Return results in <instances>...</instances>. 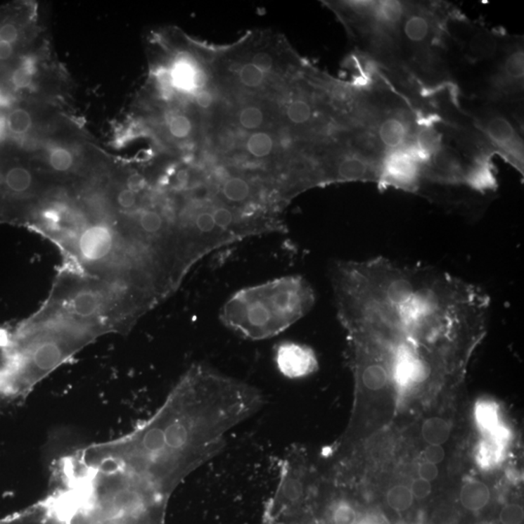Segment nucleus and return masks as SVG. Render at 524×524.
Wrapping results in <instances>:
<instances>
[{"mask_svg":"<svg viewBox=\"0 0 524 524\" xmlns=\"http://www.w3.org/2000/svg\"><path fill=\"white\" fill-rule=\"evenodd\" d=\"M314 303V291L305 278L286 276L236 291L222 307L219 319L242 338L257 341L282 333Z\"/></svg>","mask_w":524,"mask_h":524,"instance_id":"obj_1","label":"nucleus"},{"mask_svg":"<svg viewBox=\"0 0 524 524\" xmlns=\"http://www.w3.org/2000/svg\"><path fill=\"white\" fill-rule=\"evenodd\" d=\"M222 122L241 132L273 130L281 127L276 102L260 98L231 102Z\"/></svg>","mask_w":524,"mask_h":524,"instance_id":"obj_2","label":"nucleus"},{"mask_svg":"<svg viewBox=\"0 0 524 524\" xmlns=\"http://www.w3.org/2000/svg\"><path fill=\"white\" fill-rule=\"evenodd\" d=\"M423 166L419 162L411 146L405 149L387 153L381 167L379 185L393 186L415 193L421 188Z\"/></svg>","mask_w":524,"mask_h":524,"instance_id":"obj_3","label":"nucleus"},{"mask_svg":"<svg viewBox=\"0 0 524 524\" xmlns=\"http://www.w3.org/2000/svg\"><path fill=\"white\" fill-rule=\"evenodd\" d=\"M52 179L44 172L40 173L35 168L23 163H13L5 168L0 177L4 194L11 198L32 199L44 196Z\"/></svg>","mask_w":524,"mask_h":524,"instance_id":"obj_4","label":"nucleus"},{"mask_svg":"<svg viewBox=\"0 0 524 524\" xmlns=\"http://www.w3.org/2000/svg\"><path fill=\"white\" fill-rule=\"evenodd\" d=\"M480 121L483 132L490 142L497 148L506 160L523 172V141L512 122L498 113H490Z\"/></svg>","mask_w":524,"mask_h":524,"instance_id":"obj_5","label":"nucleus"},{"mask_svg":"<svg viewBox=\"0 0 524 524\" xmlns=\"http://www.w3.org/2000/svg\"><path fill=\"white\" fill-rule=\"evenodd\" d=\"M274 359L279 371L288 379H302L318 370V359L313 350L296 342L279 344Z\"/></svg>","mask_w":524,"mask_h":524,"instance_id":"obj_6","label":"nucleus"},{"mask_svg":"<svg viewBox=\"0 0 524 524\" xmlns=\"http://www.w3.org/2000/svg\"><path fill=\"white\" fill-rule=\"evenodd\" d=\"M43 160V172L49 178L69 181L85 175L86 170L82 165V158L73 148L68 145H51Z\"/></svg>","mask_w":524,"mask_h":524,"instance_id":"obj_7","label":"nucleus"},{"mask_svg":"<svg viewBox=\"0 0 524 524\" xmlns=\"http://www.w3.org/2000/svg\"><path fill=\"white\" fill-rule=\"evenodd\" d=\"M523 85V51L515 47L509 51L499 72L493 81L494 96L507 98L520 94Z\"/></svg>","mask_w":524,"mask_h":524,"instance_id":"obj_8","label":"nucleus"},{"mask_svg":"<svg viewBox=\"0 0 524 524\" xmlns=\"http://www.w3.org/2000/svg\"><path fill=\"white\" fill-rule=\"evenodd\" d=\"M510 436V431L504 426L490 435L485 436V441L480 443L478 451V461L480 466L490 468L499 464L504 456L506 445L508 444Z\"/></svg>","mask_w":524,"mask_h":524,"instance_id":"obj_9","label":"nucleus"},{"mask_svg":"<svg viewBox=\"0 0 524 524\" xmlns=\"http://www.w3.org/2000/svg\"><path fill=\"white\" fill-rule=\"evenodd\" d=\"M4 119L5 130L14 137L27 136L35 127L33 113L25 107H13Z\"/></svg>","mask_w":524,"mask_h":524,"instance_id":"obj_10","label":"nucleus"},{"mask_svg":"<svg viewBox=\"0 0 524 524\" xmlns=\"http://www.w3.org/2000/svg\"><path fill=\"white\" fill-rule=\"evenodd\" d=\"M490 500V488L484 483L468 482L460 492V502L468 511L478 512L483 510Z\"/></svg>","mask_w":524,"mask_h":524,"instance_id":"obj_11","label":"nucleus"},{"mask_svg":"<svg viewBox=\"0 0 524 524\" xmlns=\"http://www.w3.org/2000/svg\"><path fill=\"white\" fill-rule=\"evenodd\" d=\"M37 63L34 58H24L13 68L10 75V86L13 91H27L35 86V78L37 76Z\"/></svg>","mask_w":524,"mask_h":524,"instance_id":"obj_12","label":"nucleus"},{"mask_svg":"<svg viewBox=\"0 0 524 524\" xmlns=\"http://www.w3.org/2000/svg\"><path fill=\"white\" fill-rule=\"evenodd\" d=\"M475 418L482 433L490 435L502 426L500 421L499 408L497 404L490 400H480L475 407Z\"/></svg>","mask_w":524,"mask_h":524,"instance_id":"obj_13","label":"nucleus"},{"mask_svg":"<svg viewBox=\"0 0 524 524\" xmlns=\"http://www.w3.org/2000/svg\"><path fill=\"white\" fill-rule=\"evenodd\" d=\"M497 39L487 30H477L468 45V56L472 60H484L495 55Z\"/></svg>","mask_w":524,"mask_h":524,"instance_id":"obj_14","label":"nucleus"},{"mask_svg":"<svg viewBox=\"0 0 524 524\" xmlns=\"http://www.w3.org/2000/svg\"><path fill=\"white\" fill-rule=\"evenodd\" d=\"M421 434L426 443L442 446L451 436V426L443 418H431L424 421Z\"/></svg>","mask_w":524,"mask_h":524,"instance_id":"obj_15","label":"nucleus"},{"mask_svg":"<svg viewBox=\"0 0 524 524\" xmlns=\"http://www.w3.org/2000/svg\"><path fill=\"white\" fill-rule=\"evenodd\" d=\"M360 381L367 390H380L387 385L388 371L379 362H370L365 365L360 373Z\"/></svg>","mask_w":524,"mask_h":524,"instance_id":"obj_16","label":"nucleus"},{"mask_svg":"<svg viewBox=\"0 0 524 524\" xmlns=\"http://www.w3.org/2000/svg\"><path fill=\"white\" fill-rule=\"evenodd\" d=\"M388 504L396 512H404L413 504L414 496L410 488L405 485H395L387 496Z\"/></svg>","mask_w":524,"mask_h":524,"instance_id":"obj_17","label":"nucleus"},{"mask_svg":"<svg viewBox=\"0 0 524 524\" xmlns=\"http://www.w3.org/2000/svg\"><path fill=\"white\" fill-rule=\"evenodd\" d=\"M24 30L22 25L12 20H4L0 23V41L18 47L24 40Z\"/></svg>","mask_w":524,"mask_h":524,"instance_id":"obj_18","label":"nucleus"},{"mask_svg":"<svg viewBox=\"0 0 524 524\" xmlns=\"http://www.w3.org/2000/svg\"><path fill=\"white\" fill-rule=\"evenodd\" d=\"M523 516V508L521 506L509 504L501 511L499 518L502 524H521Z\"/></svg>","mask_w":524,"mask_h":524,"instance_id":"obj_19","label":"nucleus"},{"mask_svg":"<svg viewBox=\"0 0 524 524\" xmlns=\"http://www.w3.org/2000/svg\"><path fill=\"white\" fill-rule=\"evenodd\" d=\"M357 516L354 509L347 504H340L333 513L334 524H355Z\"/></svg>","mask_w":524,"mask_h":524,"instance_id":"obj_20","label":"nucleus"},{"mask_svg":"<svg viewBox=\"0 0 524 524\" xmlns=\"http://www.w3.org/2000/svg\"><path fill=\"white\" fill-rule=\"evenodd\" d=\"M432 487L430 483L423 479L416 480L411 487V494L418 499H424L430 494Z\"/></svg>","mask_w":524,"mask_h":524,"instance_id":"obj_21","label":"nucleus"},{"mask_svg":"<svg viewBox=\"0 0 524 524\" xmlns=\"http://www.w3.org/2000/svg\"><path fill=\"white\" fill-rule=\"evenodd\" d=\"M426 461L432 464H438L445 459V451L442 446L437 445H429L424 452Z\"/></svg>","mask_w":524,"mask_h":524,"instance_id":"obj_22","label":"nucleus"},{"mask_svg":"<svg viewBox=\"0 0 524 524\" xmlns=\"http://www.w3.org/2000/svg\"><path fill=\"white\" fill-rule=\"evenodd\" d=\"M418 474L421 479L431 483L432 480H435L437 476H438V468H437L435 464H429V462L426 461L419 467Z\"/></svg>","mask_w":524,"mask_h":524,"instance_id":"obj_23","label":"nucleus"},{"mask_svg":"<svg viewBox=\"0 0 524 524\" xmlns=\"http://www.w3.org/2000/svg\"><path fill=\"white\" fill-rule=\"evenodd\" d=\"M16 52L17 47L0 41V63L11 60L16 55Z\"/></svg>","mask_w":524,"mask_h":524,"instance_id":"obj_24","label":"nucleus"},{"mask_svg":"<svg viewBox=\"0 0 524 524\" xmlns=\"http://www.w3.org/2000/svg\"><path fill=\"white\" fill-rule=\"evenodd\" d=\"M14 97L12 96L11 89L0 83V109L9 108L12 106Z\"/></svg>","mask_w":524,"mask_h":524,"instance_id":"obj_25","label":"nucleus"},{"mask_svg":"<svg viewBox=\"0 0 524 524\" xmlns=\"http://www.w3.org/2000/svg\"><path fill=\"white\" fill-rule=\"evenodd\" d=\"M285 524H301V523H298V521H296V520H290V521H286Z\"/></svg>","mask_w":524,"mask_h":524,"instance_id":"obj_26","label":"nucleus"}]
</instances>
